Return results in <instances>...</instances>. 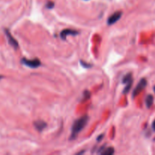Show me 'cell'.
<instances>
[{
	"label": "cell",
	"instance_id": "cell-18",
	"mask_svg": "<svg viewBox=\"0 0 155 155\" xmlns=\"http://www.w3.org/2000/svg\"><path fill=\"white\" fill-rule=\"evenodd\" d=\"M154 92H155V86L154 87Z\"/></svg>",
	"mask_w": 155,
	"mask_h": 155
},
{
	"label": "cell",
	"instance_id": "cell-4",
	"mask_svg": "<svg viewBox=\"0 0 155 155\" xmlns=\"http://www.w3.org/2000/svg\"><path fill=\"white\" fill-rule=\"evenodd\" d=\"M122 14H123L122 12H120V11L114 12V14H111L109 18L107 19V24L108 25H112V24L117 22L121 18V17H122Z\"/></svg>",
	"mask_w": 155,
	"mask_h": 155
},
{
	"label": "cell",
	"instance_id": "cell-16",
	"mask_svg": "<svg viewBox=\"0 0 155 155\" xmlns=\"http://www.w3.org/2000/svg\"><path fill=\"white\" fill-rule=\"evenodd\" d=\"M152 128H153L154 131H155V120H154L153 123H152Z\"/></svg>",
	"mask_w": 155,
	"mask_h": 155
},
{
	"label": "cell",
	"instance_id": "cell-3",
	"mask_svg": "<svg viewBox=\"0 0 155 155\" xmlns=\"http://www.w3.org/2000/svg\"><path fill=\"white\" fill-rule=\"evenodd\" d=\"M146 85H147L146 79L145 78L141 79V80L139 81V83H138V85L135 86V88L134 90H133V98L136 97L138 95H139V94L143 91V89H145V87H146Z\"/></svg>",
	"mask_w": 155,
	"mask_h": 155
},
{
	"label": "cell",
	"instance_id": "cell-15",
	"mask_svg": "<svg viewBox=\"0 0 155 155\" xmlns=\"http://www.w3.org/2000/svg\"><path fill=\"white\" fill-rule=\"evenodd\" d=\"M103 136H104V135H99V138H97V141H100L101 140V138H103Z\"/></svg>",
	"mask_w": 155,
	"mask_h": 155
},
{
	"label": "cell",
	"instance_id": "cell-10",
	"mask_svg": "<svg viewBox=\"0 0 155 155\" xmlns=\"http://www.w3.org/2000/svg\"><path fill=\"white\" fill-rule=\"evenodd\" d=\"M114 153V149L113 148H106L104 151H102L101 152V154L104 155H111Z\"/></svg>",
	"mask_w": 155,
	"mask_h": 155
},
{
	"label": "cell",
	"instance_id": "cell-6",
	"mask_svg": "<svg viewBox=\"0 0 155 155\" xmlns=\"http://www.w3.org/2000/svg\"><path fill=\"white\" fill-rule=\"evenodd\" d=\"M79 32L75 30H71V29H65L64 30L62 31V33H60V36L62 39H66V38L68 36H76V35H78Z\"/></svg>",
	"mask_w": 155,
	"mask_h": 155
},
{
	"label": "cell",
	"instance_id": "cell-8",
	"mask_svg": "<svg viewBox=\"0 0 155 155\" xmlns=\"http://www.w3.org/2000/svg\"><path fill=\"white\" fill-rule=\"evenodd\" d=\"M154 102V97L151 96V95H149L146 97V99H145V104H146L147 107H151V105L153 104Z\"/></svg>",
	"mask_w": 155,
	"mask_h": 155
},
{
	"label": "cell",
	"instance_id": "cell-5",
	"mask_svg": "<svg viewBox=\"0 0 155 155\" xmlns=\"http://www.w3.org/2000/svg\"><path fill=\"white\" fill-rule=\"evenodd\" d=\"M5 36H6V37H7L8 42H9V45H10L12 47H13L14 49H17L18 48V43H17V42L16 41V39H14L13 36H12V35L11 34V33L9 32V30L5 29Z\"/></svg>",
	"mask_w": 155,
	"mask_h": 155
},
{
	"label": "cell",
	"instance_id": "cell-11",
	"mask_svg": "<svg viewBox=\"0 0 155 155\" xmlns=\"http://www.w3.org/2000/svg\"><path fill=\"white\" fill-rule=\"evenodd\" d=\"M132 84H133V82H130V83H129L126 84V85L125 86L124 89H123V94H127L128 92H130V89H131V87H132Z\"/></svg>",
	"mask_w": 155,
	"mask_h": 155
},
{
	"label": "cell",
	"instance_id": "cell-1",
	"mask_svg": "<svg viewBox=\"0 0 155 155\" xmlns=\"http://www.w3.org/2000/svg\"><path fill=\"white\" fill-rule=\"evenodd\" d=\"M89 116L87 115H84V116L81 117L79 119L73 123V126H72L71 130V135H70V140L75 139L77 136L80 133V132L83 130V128L86 126L88 121H89Z\"/></svg>",
	"mask_w": 155,
	"mask_h": 155
},
{
	"label": "cell",
	"instance_id": "cell-13",
	"mask_svg": "<svg viewBox=\"0 0 155 155\" xmlns=\"http://www.w3.org/2000/svg\"><path fill=\"white\" fill-rule=\"evenodd\" d=\"M54 6H55V3L53 2H51V1H48L47 2V5H46V7L48 8L49 9H51L54 8Z\"/></svg>",
	"mask_w": 155,
	"mask_h": 155
},
{
	"label": "cell",
	"instance_id": "cell-12",
	"mask_svg": "<svg viewBox=\"0 0 155 155\" xmlns=\"http://www.w3.org/2000/svg\"><path fill=\"white\" fill-rule=\"evenodd\" d=\"M90 92H89V91H85V92H83V99L82 101H86L87 99H89V98H90Z\"/></svg>",
	"mask_w": 155,
	"mask_h": 155
},
{
	"label": "cell",
	"instance_id": "cell-7",
	"mask_svg": "<svg viewBox=\"0 0 155 155\" xmlns=\"http://www.w3.org/2000/svg\"><path fill=\"white\" fill-rule=\"evenodd\" d=\"M33 124H34L35 128H36V130L39 132H42L44 130L45 128H46V126H47V124H46V122H44V121L43 120L35 121L34 123H33Z\"/></svg>",
	"mask_w": 155,
	"mask_h": 155
},
{
	"label": "cell",
	"instance_id": "cell-17",
	"mask_svg": "<svg viewBox=\"0 0 155 155\" xmlns=\"http://www.w3.org/2000/svg\"><path fill=\"white\" fill-rule=\"evenodd\" d=\"M2 78H3V77H2V76L0 75V80H1V79H2Z\"/></svg>",
	"mask_w": 155,
	"mask_h": 155
},
{
	"label": "cell",
	"instance_id": "cell-14",
	"mask_svg": "<svg viewBox=\"0 0 155 155\" xmlns=\"http://www.w3.org/2000/svg\"><path fill=\"white\" fill-rule=\"evenodd\" d=\"M80 64H82L83 67H85V68H89V67H92V65H91L90 64L86 63V62H83V61H80Z\"/></svg>",
	"mask_w": 155,
	"mask_h": 155
},
{
	"label": "cell",
	"instance_id": "cell-9",
	"mask_svg": "<svg viewBox=\"0 0 155 155\" xmlns=\"http://www.w3.org/2000/svg\"><path fill=\"white\" fill-rule=\"evenodd\" d=\"M130 82H133V77H132V73H127L123 79V83L127 84Z\"/></svg>",
	"mask_w": 155,
	"mask_h": 155
},
{
	"label": "cell",
	"instance_id": "cell-2",
	"mask_svg": "<svg viewBox=\"0 0 155 155\" xmlns=\"http://www.w3.org/2000/svg\"><path fill=\"white\" fill-rule=\"evenodd\" d=\"M21 63L28 67H30V68H37L41 66V62L39 59L28 60L27 58H22Z\"/></svg>",
	"mask_w": 155,
	"mask_h": 155
}]
</instances>
